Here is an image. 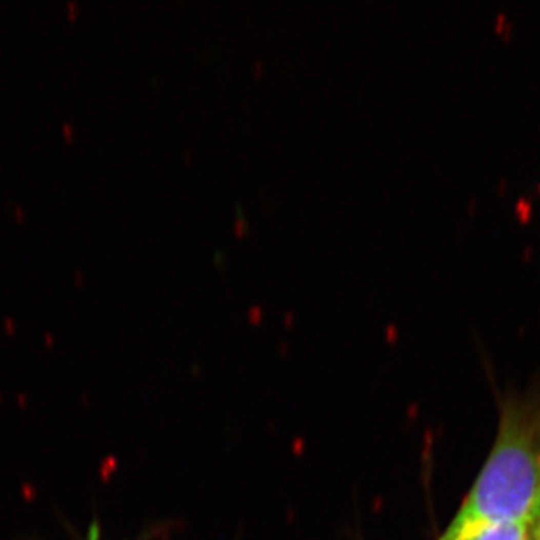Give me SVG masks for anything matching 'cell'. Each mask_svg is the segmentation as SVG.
I'll return each instance as SVG.
<instances>
[{"label":"cell","instance_id":"4","mask_svg":"<svg viewBox=\"0 0 540 540\" xmlns=\"http://www.w3.org/2000/svg\"><path fill=\"white\" fill-rule=\"evenodd\" d=\"M440 540H447V539H446V537H444V536H443V537H441Z\"/></svg>","mask_w":540,"mask_h":540},{"label":"cell","instance_id":"2","mask_svg":"<svg viewBox=\"0 0 540 540\" xmlns=\"http://www.w3.org/2000/svg\"><path fill=\"white\" fill-rule=\"evenodd\" d=\"M444 537L447 540H528V525L512 521L455 518Z\"/></svg>","mask_w":540,"mask_h":540},{"label":"cell","instance_id":"3","mask_svg":"<svg viewBox=\"0 0 540 540\" xmlns=\"http://www.w3.org/2000/svg\"><path fill=\"white\" fill-rule=\"evenodd\" d=\"M528 540H540V513L528 525Z\"/></svg>","mask_w":540,"mask_h":540},{"label":"cell","instance_id":"1","mask_svg":"<svg viewBox=\"0 0 540 540\" xmlns=\"http://www.w3.org/2000/svg\"><path fill=\"white\" fill-rule=\"evenodd\" d=\"M540 513V386L509 396L492 449L455 518L530 525Z\"/></svg>","mask_w":540,"mask_h":540}]
</instances>
